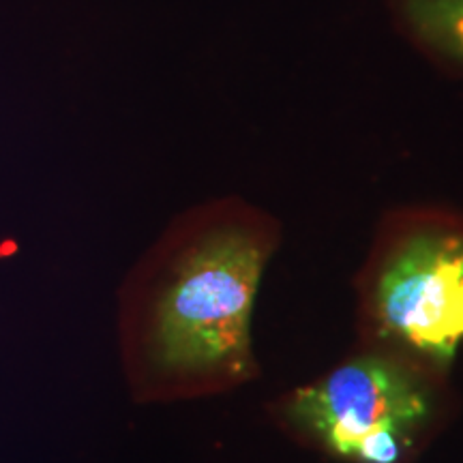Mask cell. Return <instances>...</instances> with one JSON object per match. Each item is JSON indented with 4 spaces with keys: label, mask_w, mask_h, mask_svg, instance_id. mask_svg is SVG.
<instances>
[{
    "label": "cell",
    "mask_w": 463,
    "mask_h": 463,
    "mask_svg": "<svg viewBox=\"0 0 463 463\" xmlns=\"http://www.w3.org/2000/svg\"><path fill=\"white\" fill-rule=\"evenodd\" d=\"M264 260L260 242L241 232H219L172 258L136 314L137 367L159 384L245 372Z\"/></svg>",
    "instance_id": "1"
},
{
    "label": "cell",
    "mask_w": 463,
    "mask_h": 463,
    "mask_svg": "<svg viewBox=\"0 0 463 463\" xmlns=\"http://www.w3.org/2000/svg\"><path fill=\"white\" fill-rule=\"evenodd\" d=\"M288 414L335 455L361 463H397L430 420L431 395L412 369L389 358L363 356L297 391Z\"/></svg>",
    "instance_id": "2"
},
{
    "label": "cell",
    "mask_w": 463,
    "mask_h": 463,
    "mask_svg": "<svg viewBox=\"0 0 463 463\" xmlns=\"http://www.w3.org/2000/svg\"><path fill=\"white\" fill-rule=\"evenodd\" d=\"M373 303L386 337L449 364L463 344V239H410L380 273Z\"/></svg>",
    "instance_id": "3"
},
{
    "label": "cell",
    "mask_w": 463,
    "mask_h": 463,
    "mask_svg": "<svg viewBox=\"0 0 463 463\" xmlns=\"http://www.w3.org/2000/svg\"><path fill=\"white\" fill-rule=\"evenodd\" d=\"M402 9L422 42L463 62V0H402Z\"/></svg>",
    "instance_id": "4"
}]
</instances>
